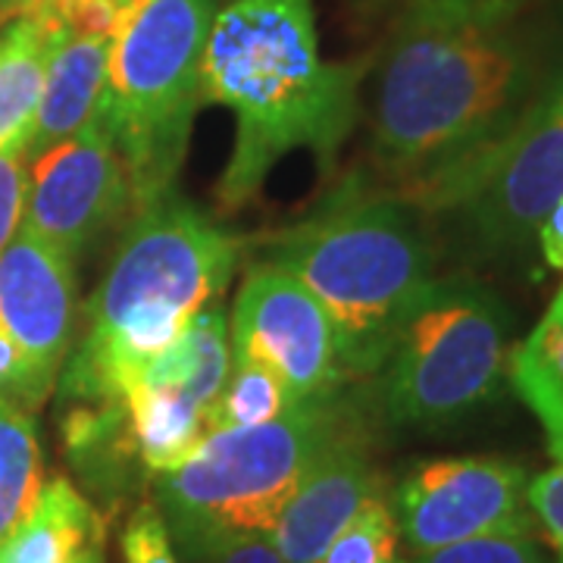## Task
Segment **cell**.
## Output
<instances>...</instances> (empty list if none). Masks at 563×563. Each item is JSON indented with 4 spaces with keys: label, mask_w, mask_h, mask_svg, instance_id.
Wrapping results in <instances>:
<instances>
[{
    "label": "cell",
    "mask_w": 563,
    "mask_h": 563,
    "mask_svg": "<svg viewBox=\"0 0 563 563\" xmlns=\"http://www.w3.org/2000/svg\"><path fill=\"white\" fill-rule=\"evenodd\" d=\"M232 363H257L279 379L291 401L342 395L339 335L320 301L285 269L263 263L235 295L229 325Z\"/></svg>",
    "instance_id": "cell-10"
},
{
    "label": "cell",
    "mask_w": 563,
    "mask_h": 563,
    "mask_svg": "<svg viewBox=\"0 0 563 563\" xmlns=\"http://www.w3.org/2000/svg\"><path fill=\"white\" fill-rule=\"evenodd\" d=\"M398 523L383 495L363 504V510L329 544L320 563H398Z\"/></svg>",
    "instance_id": "cell-22"
},
{
    "label": "cell",
    "mask_w": 563,
    "mask_h": 563,
    "mask_svg": "<svg viewBox=\"0 0 563 563\" xmlns=\"http://www.w3.org/2000/svg\"><path fill=\"white\" fill-rule=\"evenodd\" d=\"M220 0H129L110 41L101 117L135 210L176 188L201 110V57Z\"/></svg>",
    "instance_id": "cell-5"
},
{
    "label": "cell",
    "mask_w": 563,
    "mask_h": 563,
    "mask_svg": "<svg viewBox=\"0 0 563 563\" xmlns=\"http://www.w3.org/2000/svg\"><path fill=\"white\" fill-rule=\"evenodd\" d=\"M217 563H285L269 536H244L213 554Z\"/></svg>",
    "instance_id": "cell-28"
},
{
    "label": "cell",
    "mask_w": 563,
    "mask_h": 563,
    "mask_svg": "<svg viewBox=\"0 0 563 563\" xmlns=\"http://www.w3.org/2000/svg\"><path fill=\"white\" fill-rule=\"evenodd\" d=\"M529 507L536 526L558 551V563H563V463H554L529 483Z\"/></svg>",
    "instance_id": "cell-25"
},
{
    "label": "cell",
    "mask_w": 563,
    "mask_h": 563,
    "mask_svg": "<svg viewBox=\"0 0 563 563\" xmlns=\"http://www.w3.org/2000/svg\"><path fill=\"white\" fill-rule=\"evenodd\" d=\"M354 413L357 407L335 395L295 404L261 426L210 432L157 483L166 529L198 558H213L244 536H269L310 466Z\"/></svg>",
    "instance_id": "cell-6"
},
{
    "label": "cell",
    "mask_w": 563,
    "mask_h": 563,
    "mask_svg": "<svg viewBox=\"0 0 563 563\" xmlns=\"http://www.w3.org/2000/svg\"><path fill=\"white\" fill-rule=\"evenodd\" d=\"M544 76L520 0H407L369 103L379 188L420 207L514 129Z\"/></svg>",
    "instance_id": "cell-1"
},
{
    "label": "cell",
    "mask_w": 563,
    "mask_h": 563,
    "mask_svg": "<svg viewBox=\"0 0 563 563\" xmlns=\"http://www.w3.org/2000/svg\"><path fill=\"white\" fill-rule=\"evenodd\" d=\"M110 41L113 35H79L60 29L47 60L38 110L22 144L25 166L38 161L51 147L73 139L98 113Z\"/></svg>",
    "instance_id": "cell-14"
},
{
    "label": "cell",
    "mask_w": 563,
    "mask_h": 563,
    "mask_svg": "<svg viewBox=\"0 0 563 563\" xmlns=\"http://www.w3.org/2000/svg\"><path fill=\"white\" fill-rule=\"evenodd\" d=\"M514 391L542 422L548 451L563 457V288L548 303L529 339L514 347L510 379Z\"/></svg>",
    "instance_id": "cell-19"
},
{
    "label": "cell",
    "mask_w": 563,
    "mask_h": 563,
    "mask_svg": "<svg viewBox=\"0 0 563 563\" xmlns=\"http://www.w3.org/2000/svg\"><path fill=\"white\" fill-rule=\"evenodd\" d=\"M563 198V63L492 151L417 207L451 220L483 254L520 251Z\"/></svg>",
    "instance_id": "cell-8"
},
{
    "label": "cell",
    "mask_w": 563,
    "mask_h": 563,
    "mask_svg": "<svg viewBox=\"0 0 563 563\" xmlns=\"http://www.w3.org/2000/svg\"><path fill=\"white\" fill-rule=\"evenodd\" d=\"M25 154L22 144L0 151V251L10 244L22 222V201H25Z\"/></svg>",
    "instance_id": "cell-26"
},
{
    "label": "cell",
    "mask_w": 563,
    "mask_h": 563,
    "mask_svg": "<svg viewBox=\"0 0 563 563\" xmlns=\"http://www.w3.org/2000/svg\"><path fill=\"white\" fill-rule=\"evenodd\" d=\"M35 0H0V13L3 16H16V13H22L25 7H32Z\"/></svg>",
    "instance_id": "cell-30"
},
{
    "label": "cell",
    "mask_w": 563,
    "mask_h": 563,
    "mask_svg": "<svg viewBox=\"0 0 563 563\" xmlns=\"http://www.w3.org/2000/svg\"><path fill=\"white\" fill-rule=\"evenodd\" d=\"M514 313L483 282L432 279L391 339L379 407L395 426H448L501 395L514 361Z\"/></svg>",
    "instance_id": "cell-7"
},
{
    "label": "cell",
    "mask_w": 563,
    "mask_h": 563,
    "mask_svg": "<svg viewBox=\"0 0 563 563\" xmlns=\"http://www.w3.org/2000/svg\"><path fill=\"white\" fill-rule=\"evenodd\" d=\"M73 563H103L101 558V544H95V548H88V551H81L79 558Z\"/></svg>",
    "instance_id": "cell-31"
},
{
    "label": "cell",
    "mask_w": 563,
    "mask_h": 563,
    "mask_svg": "<svg viewBox=\"0 0 563 563\" xmlns=\"http://www.w3.org/2000/svg\"><path fill=\"white\" fill-rule=\"evenodd\" d=\"M125 563H179L173 554L169 529L154 504H141L122 532Z\"/></svg>",
    "instance_id": "cell-24"
},
{
    "label": "cell",
    "mask_w": 563,
    "mask_h": 563,
    "mask_svg": "<svg viewBox=\"0 0 563 563\" xmlns=\"http://www.w3.org/2000/svg\"><path fill=\"white\" fill-rule=\"evenodd\" d=\"M232 369V344H229V320L220 307L201 310L176 342L151 361L129 385H151L185 395L201 404L210 413L213 401L220 398L222 385Z\"/></svg>",
    "instance_id": "cell-18"
},
{
    "label": "cell",
    "mask_w": 563,
    "mask_h": 563,
    "mask_svg": "<svg viewBox=\"0 0 563 563\" xmlns=\"http://www.w3.org/2000/svg\"><path fill=\"white\" fill-rule=\"evenodd\" d=\"M103 526L95 507L69 479H51L35 507L0 539V563H73L101 544Z\"/></svg>",
    "instance_id": "cell-16"
},
{
    "label": "cell",
    "mask_w": 563,
    "mask_h": 563,
    "mask_svg": "<svg viewBox=\"0 0 563 563\" xmlns=\"http://www.w3.org/2000/svg\"><path fill=\"white\" fill-rule=\"evenodd\" d=\"M536 239H539V247H542L544 263H548L551 269L563 273V198L554 203V210L544 217Z\"/></svg>",
    "instance_id": "cell-29"
},
{
    "label": "cell",
    "mask_w": 563,
    "mask_h": 563,
    "mask_svg": "<svg viewBox=\"0 0 563 563\" xmlns=\"http://www.w3.org/2000/svg\"><path fill=\"white\" fill-rule=\"evenodd\" d=\"M363 69L325 63L313 0H225L201 57V101L235 113V144L217 185L222 213L254 201L288 154L322 166L357 120Z\"/></svg>",
    "instance_id": "cell-2"
},
{
    "label": "cell",
    "mask_w": 563,
    "mask_h": 563,
    "mask_svg": "<svg viewBox=\"0 0 563 563\" xmlns=\"http://www.w3.org/2000/svg\"><path fill=\"white\" fill-rule=\"evenodd\" d=\"M269 263L329 313L347 379L379 373L404 313L435 279L420 210L361 181L342 185L317 217L279 235Z\"/></svg>",
    "instance_id": "cell-4"
},
{
    "label": "cell",
    "mask_w": 563,
    "mask_h": 563,
    "mask_svg": "<svg viewBox=\"0 0 563 563\" xmlns=\"http://www.w3.org/2000/svg\"><path fill=\"white\" fill-rule=\"evenodd\" d=\"M120 401L135 457L157 476L181 466L210 435V413L185 395L135 383Z\"/></svg>",
    "instance_id": "cell-17"
},
{
    "label": "cell",
    "mask_w": 563,
    "mask_h": 563,
    "mask_svg": "<svg viewBox=\"0 0 563 563\" xmlns=\"http://www.w3.org/2000/svg\"><path fill=\"white\" fill-rule=\"evenodd\" d=\"M132 210V188L98 113L73 139L29 163L20 225L69 261Z\"/></svg>",
    "instance_id": "cell-11"
},
{
    "label": "cell",
    "mask_w": 563,
    "mask_h": 563,
    "mask_svg": "<svg viewBox=\"0 0 563 563\" xmlns=\"http://www.w3.org/2000/svg\"><path fill=\"white\" fill-rule=\"evenodd\" d=\"M60 25L32 3L0 29V151L25 144Z\"/></svg>",
    "instance_id": "cell-15"
},
{
    "label": "cell",
    "mask_w": 563,
    "mask_h": 563,
    "mask_svg": "<svg viewBox=\"0 0 563 563\" xmlns=\"http://www.w3.org/2000/svg\"><path fill=\"white\" fill-rule=\"evenodd\" d=\"M239 247L176 188L135 210L88 303V329L60 388L76 401H120L151 361L229 288Z\"/></svg>",
    "instance_id": "cell-3"
},
{
    "label": "cell",
    "mask_w": 563,
    "mask_h": 563,
    "mask_svg": "<svg viewBox=\"0 0 563 563\" xmlns=\"http://www.w3.org/2000/svg\"><path fill=\"white\" fill-rule=\"evenodd\" d=\"M120 3H129V0H120Z\"/></svg>",
    "instance_id": "cell-33"
},
{
    "label": "cell",
    "mask_w": 563,
    "mask_h": 563,
    "mask_svg": "<svg viewBox=\"0 0 563 563\" xmlns=\"http://www.w3.org/2000/svg\"><path fill=\"white\" fill-rule=\"evenodd\" d=\"M379 495L383 476L373 463L369 435L357 410L310 466L269 539L285 563H320L339 532L361 514L363 504Z\"/></svg>",
    "instance_id": "cell-13"
},
{
    "label": "cell",
    "mask_w": 563,
    "mask_h": 563,
    "mask_svg": "<svg viewBox=\"0 0 563 563\" xmlns=\"http://www.w3.org/2000/svg\"><path fill=\"white\" fill-rule=\"evenodd\" d=\"M391 514L413 554L488 536H532L529 476L501 457H439L395 488Z\"/></svg>",
    "instance_id": "cell-9"
},
{
    "label": "cell",
    "mask_w": 563,
    "mask_h": 563,
    "mask_svg": "<svg viewBox=\"0 0 563 563\" xmlns=\"http://www.w3.org/2000/svg\"><path fill=\"white\" fill-rule=\"evenodd\" d=\"M10 20V16H3V13H0V29H3V22Z\"/></svg>",
    "instance_id": "cell-32"
},
{
    "label": "cell",
    "mask_w": 563,
    "mask_h": 563,
    "mask_svg": "<svg viewBox=\"0 0 563 563\" xmlns=\"http://www.w3.org/2000/svg\"><path fill=\"white\" fill-rule=\"evenodd\" d=\"M0 398H10L29 413H38V407L32 401L25 361H22L20 347L10 342V335L3 329H0Z\"/></svg>",
    "instance_id": "cell-27"
},
{
    "label": "cell",
    "mask_w": 563,
    "mask_h": 563,
    "mask_svg": "<svg viewBox=\"0 0 563 563\" xmlns=\"http://www.w3.org/2000/svg\"><path fill=\"white\" fill-rule=\"evenodd\" d=\"M295 407L288 388L257 363H232L220 398L210 407V432L247 429L288 413Z\"/></svg>",
    "instance_id": "cell-21"
},
{
    "label": "cell",
    "mask_w": 563,
    "mask_h": 563,
    "mask_svg": "<svg viewBox=\"0 0 563 563\" xmlns=\"http://www.w3.org/2000/svg\"><path fill=\"white\" fill-rule=\"evenodd\" d=\"M410 563H548L532 536H488L417 554Z\"/></svg>",
    "instance_id": "cell-23"
},
{
    "label": "cell",
    "mask_w": 563,
    "mask_h": 563,
    "mask_svg": "<svg viewBox=\"0 0 563 563\" xmlns=\"http://www.w3.org/2000/svg\"><path fill=\"white\" fill-rule=\"evenodd\" d=\"M0 329L20 347L41 410L76 344L79 298L73 261L25 225L0 251Z\"/></svg>",
    "instance_id": "cell-12"
},
{
    "label": "cell",
    "mask_w": 563,
    "mask_h": 563,
    "mask_svg": "<svg viewBox=\"0 0 563 563\" xmlns=\"http://www.w3.org/2000/svg\"><path fill=\"white\" fill-rule=\"evenodd\" d=\"M44 488L35 413L0 398V539L35 507Z\"/></svg>",
    "instance_id": "cell-20"
}]
</instances>
